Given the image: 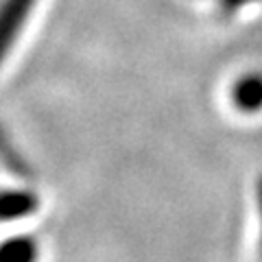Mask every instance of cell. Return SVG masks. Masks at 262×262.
<instances>
[{"instance_id": "obj_6", "label": "cell", "mask_w": 262, "mask_h": 262, "mask_svg": "<svg viewBox=\"0 0 262 262\" xmlns=\"http://www.w3.org/2000/svg\"><path fill=\"white\" fill-rule=\"evenodd\" d=\"M249 3H253V0H221V5H223L225 11H236L238 7L249 5Z\"/></svg>"}, {"instance_id": "obj_3", "label": "cell", "mask_w": 262, "mask_h": 262, "mask_svg": "<svg viewBox=\"0 0 262 262\" xmlns=\"http://www.w3.org/2000/svg\"><path fill=\"white\" fill-rule=\"evenodd\" d=\"M39 199L31 190H3L0 192V221L24 219L37 212Z\"/></svg>"}, {"instance_id": "obj_5", "label": "cell", "mask_w": 262, "mask_h": 262, "mask_svg": "<svg viewBox=\"0 0 262 262\" xmlns=\"http://www.w3.org/2000/svg\"><path fill=\"white\" fill-rule=\"evenodd\" d=\"M256 210H258V221H260V238H258V249L262 258V177L256 182Z\"/></svg>"}, {"instance_id": "obj_1", "label": "cell", "mask_w": 262, "mask_h": 262, "mask_svg": "<svg viewBox=\"0 0 262 262\" xmlns=\"http://www.w3.org/2000/svg\"><path fill=\"white\" fill-rule=\"evenodd\" d=\"M229 98H232L234 110L245 114V116L260 114L262 112V72L251 70L236 77L232 90H229Z\"/></svg>"}, {"instance_id": "obj_4", "label": "cell", "mask_w": 262, "mask_h": 262, "mask_svg": "<svg viewBox=\"0 0 262 262\" xmlns=\"http://www.w3.org/2000/svg\"><path fill=\"white\" fill-rule=\"evenodd\" d=\"M39 245L31 236H11L0 243V262H37Z\"/></svg>"}, {"instance_id": "obj_2", "label": "cell", "mask_w": 262, "mask_h": 262, "mask_svg": "<svg viewBox=\"0 0 262 262\" xmlns=\"http://www.w3.org/2000/svg\"><path fill=\"white\" fill-rule=\"evenodd\" d=\"M35 0H5L0 5V59L15 42Z\"/></svg>"}]
</instances>
